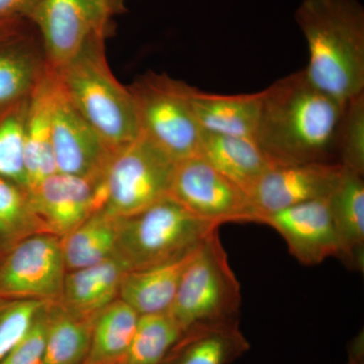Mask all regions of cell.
<instances>
[{
  "mask_svg": "<svg viewBox=\"0 0 364 364\" xmlns=\"http://www.w3.org/2000/svg\"><path fill=\"white\" fill-rule=\"evenodd\" d=\"M188 98L203 132L255 139L261 91L248 95H223L189 86Z\"/></svg>",
  "mask_w": 364,
  "mask_h": 364,
  "instance_id": "obj_16",
  "label": "cell"
},
{
  "mask_svg": "<svg viewBox=\"0 0 364 364\" xmlns=\"http://www.w3.org/2000/svg\"><path fill=\"white\" fill-rule=\"evenodd\" d=\"M119 222V218L102 208L60 239L67 272L97 264L114 256Z\"/></svg>",
  "mask_w": 364,
  "mask_h": 364,
  "instance_id": "obj_24",
  "label": "cell"
},
{
  "mask_svg": "<svg viewBox=\"0 0 364 364\" xmlns=\"http://www.w3.org/2000/svg\"><path fill=\"white\" fill-rule=\"evenodd\" d=\"M215 228L166 196L139 214L119 218L116 254L129 272L142 269L193 250Z\"/></svg>",
  "mask_w": 364,
  "mask_h": 364,
  "instance_id": "obj_5",
  "label": "cell"
},
{
  "mask_svg": "<svg viewBox=\"0 0 364 364\" xmlns=\"http://www.w3.org/2000/svg\"><path fill=\"white\" fill-rule=\"evenodd\" d=\"M85 364H87V363H85ZM116 364H119V363H116Z\"/></svg>",
  "mask_w": 364,
  "mask_h": 364,
  "instance_id": "obj_33",
  "label": "cell"
},
{
  "mask_svg": "<svg viewBox=\"0 0 364 364\" xmlns=\"http://www.w3.org/2000/svg\"><path fill=\"white\" fill-rule=\"evenodd\" d=\"M128 272L117 254L97 264L67 272L60 303L72 312L95 317L119 298L122 280Z\"/></svg>",
  "mask_w": 364,
  "mask_h": 364,
  "instance_id": "obj_21",
  "label": "cell"
},
{
  "mask_svg": "<svg viewBox=\"0 0 364 364\" xmlns=\"http://www.w3.org/2000/svg\"><path fill=\"white\" fill-rule=\"evenodd\" d=\"M249 349L239 322L191 326L181 333L161 364H231Z\"/></svg>",
  "mask_w": 364,
  "mask_h": 364,
  "instance_id": "obj_15",
  "label": "cell"
},
{
  "mask_svg": "<svg viewBox=\"0 0 364 364\" xmlns=\"http://www.w3.org/2000/svg\"><path fill=\"white\" fill-rule=\"evenodd\" d=\"M40 0H0V26L28 20Z\"/></svg>",
  "mask_w": 364,
  "mask_h": 364,
  "instance_id": "obj_32",
  "label": "cell"
},
{
  "mask_svg": "<svg viewBox=\"0 0 364 364\" xmlns=\"http://www.w3.org/2000/svg\"><path fill=\"white\" fill-rule=\"evenodd\" d=\"M102 181L55 172L26 188L45 233L63 238L104 208Z\"/></svg>",
  "mask_w": 364,
  "mask_h": 364,
  "instance_id": "obj_13",
  "label": "cell"
},
{
  "mask_svg": "<svg viewBox=\"0 0 364 364\" xmlns=\"http://www.w3.org/2000/svg\"><path fill=\"white\" fill-rule=\"evenodd\" d=\"M35 30L26 21L0 49V107L28 97L44 74L47 64Z\"/></svg>",
  "mask_w": 364,
  "mask_h": 364,
  "instance_id": "obj_19",
  "label": "cell"
},
{
  "mask_svg": "<svg viewBox=\"0 0 364 364\" xmlns=\"http://www.w3.org/2000/svg\"><path fill=\"white\" fill-rule=\"evenodd\" d=\"M168 196L214 226L253 223L247 193L198 155L176 162Z\"/></svg>",
  "mask_w": 364,
  "mask_h": 364,
  "instance_id": "obj_10",
  "label": "cell"
},
{
  "mask_svg": "<svg viewBox=\"0 0 364 364\" xmlns=\"http://www.w3.org/2000/svg\"><path fill=\"white\" fill-rule=\"evenodd\" d=\"M112 0H40L28 20L39 32L46 64L59 70L93 37L107 33Z\"/></svg>",
  "mask_w": 364,
  "mask_h": 364,
  "instance_id": "obj_8",
  "label": "cell"
},
{
  "mask_svg": "<svg viewBox=\"0 0 364 364\" xmlns=\"http://www.w3.org/2000/svg\"><path fill=\"white\" fill-rule=\"evenodd\" d=\"M198 246L174 259L127 272L119 287V299L140 316L168 313L182 275Z\"/></svg>",
  "mask_w": 364,
  "mask_h": 364,
  "instance_id": "obj_18",
  "label": "cell"
},
{
  "mask_svg": "<svg viewBox=\"0 0 364 364\" xmlns=\"http://www.w3.org/2000/svg\"><path fill=\"white\" fill-rule=\"evenodd\" d=\"M47 301L0 298V361L30 328Z\"/></svg>",
  "mask_w": 364,
  "mask_h": 364,
  "instance_id": "obj_30",
  "label": "cell"
},
{
  "mask_svg": "<svg viewBox=\"0 0 364 364\" xmlns=\"http://www.w3.org/2000/svg\"><path fill=\"white\" fill-rule=\"evenodd\" d=\"M140 315L121 299L100 311L93 323L87 364H116L124 358Z\"/></svg>",
  "mask_w": 364,
  "mask_h": 364,
  "instance_id": "obj_25",
  "label": "cell"
},
{
  "mask_svg": "<svg viewBox=\"0 0 364 364\" xmlns=\"http://www.w3.org/2000/svg\"><path fill=\"white\" fill-rule=\"evenodd\" d=\"M296 20L305 35V73L345 104L364 92V11L358 0H304Z\"/></svg>",
  "mask_w": 364,
  "mask_h": 364,
  "instance_id": "obj_2",
  "label": "cell"
},
{
  "mask_svg": "<svg viewBox=\"0 0 364 364\" xmlns=\"http://www.w3.org/2000/svg\"><path fill=\"white\" fill-rule=\"evenodd\" d=\"M241 301L240 282L215 228L182 275L169 315L182 332L191 326L239 322Z\"/></svg>",
  "mask_w": 364,
  "mask_h": 364,
  "instance_id": "obj_4",
  "label": "cell"
},
{
  "mask_svg": "<svg viewBox=\"0 0 364 364\" xmlns=\"http://www.w3.org/2000/svg\"><path fill=\"white\" fill-rule=\"evenodd\" d=\"M338 241L337 258L355 272L364 269L363 176L344 169L341 179L328 198Z\"/></svg>",
  "mask_w": 364,
  "mask_h": 364,
  "instance_id": "obj_17",
  "label": "cell"
},
{
  "mask_svg": "<svg viewBox=\"0 0 364 364\" xmlns=\"http://www.w3.org/2000/svg\"><path fill=\"white\" fill-rule=\"evenodd\" d=\"M176 162L141 133L112 154L102 181L104 210L122 219L166 198Z\"/></svg>",
  "mask_w": 364,
  "mask_h": 364,
  "instance_id": "obj_6",
  "label": "cell"
},
{
  "mask_svg": "<svg viewBox=\"0 0 364 364\" xmlns=\"http://www.w3.org/2000/svg\"><path fill=\"white\" fill-rule=\"evenodd\" d=\"M181 333L169 313L140 316L130 346L119 364H161Z\"/></svg>",
  "mask_w": 364,
  "mask_h": 364,
  "instance_id": "obj_26",
  "label": "cell"
},
{
  "mask_svg": "<svg viewBox=\"0 0 364 364\" xmlns=\"http://www.w3.org/2000/svg\"><path fill=\"white\" fill-rule=\"evenodd\" d=\"M48 316L43 364H85L97 316L87 317L72 312L60 301L49 304Z\"/></svg>",
  "mask_w": 364,
  "mask_h": 364,
  "instance_id": "obj_23",
  "label": "cell"
},
{
  "mask_svg": "<svg viewBox=\"0 0 364 364\" xmlns=\"http://www.w3.org/2000/svg\"><path fill=\"white\" fill-rule=\"evenodd\" d=\"M52 143L57 172L102 181L112 152L76 109L52 70Z\"/></svg>",
  "mask_w": 364,
  "mask_h": 364,
  "instance_id": "obj_11",
  "label": "cell"
},
{
  "mask_svg": "<svg viewBox=\"0 0 364 364\" xmlns=\"http://www.w3.org/2000/svg\"><path fill=\"white\" fill-rule=\"evenodd\" d=\"M198 156L247 195L272 162L255 139L203 132Z\"/></svg>",
  "mask_w": 364,
  "mask_h": 364,
  "instance_id": "obj_20",
  "label": "cell"
},
{
  "mask_svg": "<svg viewBox=\"0 0 364 364\" xmlns=\"http://www.w3.org/2000/svg\"><path fill=\"white\" fill-rule=\"evenodd\" d=\"M343 171L338 163H272L248 195L253 223L261 224L267 215L299 203L329 198Z\"/></svg>",
  "mask_w": 364,
  "mask_h": 364,
  "instance_id": "obj_12",
  "label": "cell"
},
{
  "mask_svg": "<svg viewBox=\"0 0 364 364\" xmlns=\"http://www.w3.org/2000/svg\"><path fill=\"white\" fill-rule=\"evenodd\" d=\"M344 105L294 72L261 91L256 142L272 163H338Z\"/></svg>",
  "mask_w": 364,
  "mask_h": 364,
  "instance_id": "obj_1",
  "label": "cell"
},
{
  "mask_svg": "<svg viewBox=\"0 0 364 364\" xmlns=\"http://www.w3.org/2000/svg\"><path fill=\"white\" fill-rule=\"evenodd\" d=\"M67 269L58 237H26L0 262V298L55 303L63 293Z\"/></svg>",
  "mask_w": 364,
  "mask_h": 364,
  "instance_id": "obj_9",
  "label": "cell"
},
{
  "mask_svg": "<svg viewBox=\"0 0 364 364\" xmlns=\"http://www.w3.org/2000/svg\"><path fill=\"white\" fill-rule=\"evenodd\" d=\"M105 38L95 36L73 61L54 71L72 104L114 153L138 138L141 126L130 88L107 63Z\"/></svg>",
  "mask_w": 364,
  "mask_h": 364,
  "instance_id": "obj_3",
  "label": "cell"
},
{
  "mask_svg": "<svg viewBox=\"0 0 364 364\" xmlns=\"http://www.w3.org/2000/svg\"><path fill=\"white\" fill-rule=\"evenodd\" d=\"M261 224L273 228L286 241L289 253L306 267H315L327 258L338 256L328 198L273 213Z\"/></svg>",
  "mask_w": 364,
  "mask_h": 364,
  "instance_id": "obj_14",
  "label": "cell"
},
{
  "mask_svg": "<svg viewBox=\"0 0 364 364\" xmlns=\"http://www.w3.org/2000/svg\"><path fill=\"white\" fill-rule=\"evenodd\" d=\"M189 85L167 74L148 72L131 86L141 133L176 161L196 156L203 131L188 98Z\"/></svg>",
  "mask_w": 364,
  "mask_h": 364,
  "instance_id": "obj_7",
  "label": "cell"
},
{
  "mask_svg": "<svg viewBox=\"0 0 364 364\" xmlns=\"http://www.w3.org/2000/svg\"><path fill=\"white\" fill-rule=\"evenodd\" d=\"M52 72L46 67L28 95L25 122V163L28 186L57 172L52 143Z\"/></svg>",
  "mask_w": 364,
  "mask_h": 364,
  "instance_id": "obj_22",
  "label": "cell"
},
{
  "mask_svg": "<svg viewBox=\"0 0 364 364\" xmlns=\"http://www.w3.org/2000/svg\"><path fill=\"white\" fill-rule=\"evenodd\" d=\"M49 304L38 312L30 328L0 364H43L48 330Z\"/></svg>",
  "mask_w": 364,
  "mask_h": 364,
  "instance_id": "obj_31",
  "label": "cell"
},
{
  "mask_svg": "<svg viewBox=\"0 0 364 364\" xmlns=\"http://www.w3.org/2000/svg\"><path fill=\"white\" fill-rule=\"evenodd\" d=\"M337 162L364 174V92L345 102L337 134Z\"/></svg>",
  "mask_w": 364,
  "mask_h": 364,
  "instance_id": "obj_29",
  "label": "cell"
},
{
  "mask_svg": "<svg viewBox=\"0 0 364 364\" xmlns=\"http://www.w3.org/2000/svg\"><path fill=\"white\" fill-rule=\"evenodd\" d=\"M28 97L14 102L0 121V178L26 188L25 122Z\"/></svg>",
  "mask_w": 364,
  "mask_h": 364,
  "instance_id": "obj_28",
  "label": "cell"
},
{
  "mask_svg": "<svg viewBox=\"0 0 364 364\" xmlns=\"http://www.w3.org/2000/svg\"><path fill=\"white\" fill-rule=\"evenodd\" d=\"M45 233L33 210L28 191L0 178V250L7 251L33 234Z\"/></svg>",
  "mask_w": 364,
  "mask_h": 364,
  "instance_id": "obj_27",
  "label": "cell"
}]
</instances>
